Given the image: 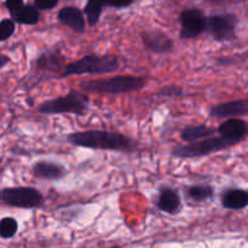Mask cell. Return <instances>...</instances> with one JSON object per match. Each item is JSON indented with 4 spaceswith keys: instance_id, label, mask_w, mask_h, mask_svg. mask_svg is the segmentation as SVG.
<instances>
[{
    "instance_id": "obj_1",
    "label": "cell",
    "mask_w": 248,
    "mask_h": 248,
    "mask_svg": "<svg viewBox=\"0 0 248 248\" xmlns=\"http://www.w3.org/2000/svg\"><path fill=\"white\" fill-rule=\"evenodd\" d=\"M69 144L80 148L110 152H132L135 143L125 135L107 130H87L73 132L67 136Z\"/></svg>"
},
{
    "instance_id": "obj_2",
    "label": "cell",
    "mask_w": 248,
    "mask_h": 248,
    "mask_svg": "<svg viewBox=\"0 0 248 248\" xmlns=\"http://www.w3.org/2000/svg\"><path fill=\"white\" fill-rule=\"evenodd\" d=\"M147 84L144 77L135 75H116L107 79L86 80L80 84V90L87 93L96 94H124L138 91Z\"/></svg>"
},
{
    "instance_id": "obj_3",
    "label": "cell",
    "mask_w": 248,
    "mask_h": 248,
    "mask_svg": "<svg viewBox=\"0 0 248 248\" xmlns=\"http://www.w3.org/2000/svg\"><path fill=\"white\" fill-rule=\"evenodd\" d=\"M120 68V63L114 55H85L80 60L64 65L62 78L72 75H104L110 74Z\"/></svg>"
},
{
    "instance_id": "obj_4",
    "label": "cell",
    "mask_w": 248,
    "mask_h": 248,
    "mask_svg": "<svg viewBox=\"0 0 248 248\" xmlns=\"http://www.w3.org/2000/svg\"><path fill=\"white\" fill-rule=\"evenodd\" d=\"M90 98L86 93L78 90H70L64 96L48 99L39 107V113L43 115H58V114H73L82 116L87 113Z\"/></svg>"
},
{
    "instance_id": "obj_5",
    "label": "cell",
    "mask_w": 248,
    "mask_h": 248,
    "mask_svg": "<svg viewBox=\"0 0 248 248\" xmlns=\"http://www.w3.org/2000/svg\"><path fill=\"white\" fill-rule=\"evenodd\" d=\"M239 143L222 137V136L219 137L213 136V137L206 138V140H199L191 144L178 145L172 150L171 155L177 159H195V157L207 156L213 153H219Z\"/></svg>"
},
{
    "instance_id": "obj_6",
    "label": "cell",
    "mask_w": 248,
    "mask_h": 248,
    "mask_svg": "<svg viewBox=\"0 0 248 248\" xmlns=\"http://www.w3.org/2000/svg\"><path fill=\"white\" fill-rule=\"evenodd\" d=\"M1 200L7 206L17 208H40L44 205V196L40 191L31 186H14V188H5L0 193Z\"/></svg>"
},
{
    "instance_id": "obj_7",
    "label": "cell",
    "mask_w": 248,
    "mask_h": 248,
    "mask_svg": "<svg viewBox=\"0 0 248 248\" xmlns=\"http://www.w3.org/2000/svg\"><path fill=\"white\" fill-rule=\"evenodd\" d=\"M237 17L235 15H216L206 19V31H210L216 41L234 40L236 36Z\"/></svg>"
},
{
    "instance_id": "obj_8",
    "label": "cell",
    "mask_w": 248,
    "mask_h": 248,
    "mask_svg": "<svg viewBox=\"0 0 248 248\" xmlns=\"http://www.w3.org/2000/svg\"><path fill=\"white\" fill-rule=\"evenodd\" d=\"M206 19L207 17L203 15L202 11L198 9L186 10L179 16L181 22V38L183 39H194L206 31Z\"/></svg>"
},
{
    "instance_id": "obj_9",
    "label": "cell",
    "mask_w": 248,
    "mask_h": 248,
    "mask_svg": "<svg viewBox=\"0 0 248 248\" xmlns=\"http://www.w3.org/2000/svg\"><path fill=\"white\" fill-rule=\"evenodd\" d=\"M143 44L155 55H169L173 51V41L160 31H148L142 34Z\"/></svg>"
},
{
    "instance_id": "obj_10",
    "label": "cell",
    "mask_w": 248,
    "mask_h": 248,
    "mask_svg": "<svg viewBox=\"0 0 248 248\" xmlns=\"http://www.w3.org/2000/svg\"><path fill=\"white\" fill-rule=\"evenodd\" d=\"M248 99H236V101L225 102V103L213 106L210 109V116L218 119H234L247 115Z\"/></svg>"
},
{
    "instance_id": "obj_11",
    "label": "cell",
    "mask_w": 248,
    "mask_h": 248,
    "mask_svg": "<svg viewBox=\"0 0 248 248\" xmlns=\"http://www.w3.org/2000/svg\"><path fill=\"white\" fill-rule=\"evenodd\" d=\"M217 132L222 137L232 140L236 143H241L247 137L248 124L246 120H242L239 118L227 119L224 123L218 126Z\"/></svg>"
},
{
    "instance_id": "obj_12",
    "label": "cell",
    "mask_w": 248,
    "mask_h": 248,
    "mask_svg": "<svg viewBox=\"0 0 248 248\" xmlns=\"http://www.w3.org/2000/svg\"><path fill=\"white\" fill-rule=\"evenodd\" d=\"M156 207L167 215H178L182 210L181 196L171 186H162L157 196Z\"/></svg>"
},
{
    "instance_id": "obj_13",
    "label": "cell",
    "mask_w": 248,
    "mask_h": 248,
    "mask_svg": "<svg viewBox=\"0 0 248 248\" xmlns=\"http://www.w3.org/2000/svg\"><path fill=\"white\" fill-rule=\"evenodd\" d=\"M67 173V170L62 165L52 161H36L33 166V174L35 178L44 181H60Z\"/></svg>"
},
{
    "instance_id": "obj_14",
    "label": "cell",
    "mask_w": 248,
    "mask_h": 248,
    "mask_svg": "<svg viewBox=\"0 0 248 248\" xmlns=\"http://www.w3.org/2000/svg\"><path fill=\"white\" fill-rule=\"evenodd\" d=\"M58 19H60L61 23L69 27L70 29H73L77 33H84L85 31L84 15L78 7H63L58 12Z\"/></svg>"
},
{
    "instance_id": "obj_15",
    "label": "cell",
    "mask_w": 248,
    "mask_h": 248,
    "mask_svg": "<svg viewBox=\"0 0 248 248\" xmlns=\"http://www.w3.org/2000/svg\"><path fill=\"white\" fill-rule=\"evenodd\" d=\"M216 132H217V128H213L211 126L205 125V124H200V125H188L181 131V140L183 142L188 143V144H191V143L213 137V135Z\"/></svg>"
},
{
    "instance_id": "obj_16",
    "label": "cell",
    "mask_w": 248,
    "mask_h": 248,
    "mask_svg": "<svg viewBox=\"0 0 248 248\" xmlns=\"http://www.w3.org/2000/svg\"><path fill=\"white\" fill-rule=\"evenodd\" d=\"M223 207L230 211H241L248 206V193L245 189H229L222 196Z\"/></svg>"
},
{
    "instance_id": "obj_17",
    "label": "cell",
    "mask_w": 248,
    "mask_h": 248,
    "mask_svg": "<svg viewBox=\"0 0 248 248\" xmlns=\"http://www.w3.org/2000/svg\"><path fill=\"white\" fill-rule=\"evenodd\" d=\"M36 64L39 68L45 70H55L64 67V57L57 51L52 52H46L41 55L36 61Z\"/></svg>"
},
{
    "instance_id": "obj_18",
    "label": "cell",
    "mask_w": 248,
    "mask_h": 248,
    "mask_svg": "<svg viewBox=\"0 0 248 248\" xmlns=\"http://www.w3.org/2000/svg\"><path fill=\"white\" fill-rule=\"evenodd\" d=\"M215 190L208 184H199V186H189L186 189V196L195 202H203L213 198Z\"/></svg>"
},
{
    "instance_id": "obj_19",
    "label": "cell",
    "mask_w": 248,
    "mask_h": 248,
    "mask_svg": "<svg viewBox=\"0 0 248 248\" xmlns=\"http://www.w3.org/2000/svg\"><path fill=\"white\" fill-rule=\"evenodd\" d=\"M11 16L17 23L28 24V26H33L39 21V12L34 6H23L18 12Z\"/></svg>"
},
{
    "instance_id": "obj_20",
    "label": "cell",
    "mask_w": 248,
    "mask_h": 248,
    "mask_svg": "<svg viewBox=\"0 0 248 248\" xmlns=\"http://www.w3.org/2000/svg\"><path fill=\"white\" fill-rule=\"evenodd\" d=\"M107 5V0H89L86 7H85V14H86L87 21L91 26H94L99 21L102 9Z\"/></svg>"
},
{
    "instance_id": "obj_21",
    "label": "cell",
    "mask_w": 248,
    "mask_h": 248,
    "mask_svg": "<svg viewBox=\"0 0 248 248\" xmlns=\"http://www.w3.org/2000/svg\"><path fill=\"white\" fill-rule=\"evenodd\" d=\"M18 230V223L15 218L5 217L0 219V237L11 239Z\"/></svg>"
},
{
    "instance_id": "obj_22",
    "label": "cell",
    "mask_w": 248,
    "mask_h": 248,
    "mask_svg": "<svg viewBox=\"0 0 248 248\" xmlns=\"http://www.w3.org/2000/svg\"><path fill=\"white\" fill-rule=\"evenodd\" d=\"M15 33V23L12 19H2L0 22V41H5L11 38Z\"/></svg>"
},
{
    "instance_id": "obj_23",
    "label": "cell",
    "mask_w": 248,
    "mask_h": 248,
    "mask_svg": "<svg viewBox=\"0 0 248 248\" xmlns=\"http://www.w3.org/2000/svg\"><path fill=\"white\" fill-rule=\"evenodd\" d=\"M5 5H6L7 10H9L10 14H11V15L18 12L19 10H21L22 7L24 6L23 0H6Z\"/></svg>"
},
{
    "instance_id": "obj_24",
    "label": "cell",
    "mask_w": 248,
    "mask_h": 248,
    "mask_svg": "<svg viewBox=\"0 0 248 248\" xmlns=\"http://www.w3.org/2000/svg\"><path fill=\"white\" fill-rule=\"evenodd\" d=\"M58 0H35V7L40 10H50L57 5Z\"/></svg>"
},
{
    "instance_id": "obj_25",
    "label": "cell",
    "mask_w": 248,
    "mask_h": 248,
    "mask_svg": "<svg viewBox=\"0 0 248 248\" xmlns=\"http://www.w3.org/2000/svg\"><path fill=\"white\" fill-rule=\"evenodd\" d=\"M162 94L169 97H174V96H181L183 93V90L178 86H166L161 91Z\"/></svg>"
},
{
    "instance_id": "obj_26",
    "label": "cell",
    "mask_w": 248,
    "mask_h": 248,
    "mask_svg": "<svg viewBox=\"0 0 248 248\" xmlns=\"http://www.w3.org/2000/svg\"><path fill=\"white\" fill-rule=\"evenodd\" d=\"M131 2H132V0H107V5L114 7H126Z\"/></svg>"
},
{
    "instance_id": "obj_27",
    "label": "cell",
    "mask_w": 248,
    "mask_h": 248,
    "mask_svg": "<svg viewBox=\"0 0 248 248\" xmlns=\"http://www.w3.org/2000/svg\"><path fill=\"white\" fill-rule=\"evenodd\" d=\"M7 63H10V57L6 55H0V69L1 68H4L5 65L7 64Z\"/></svg>"
},
{
    "instance_id": "obj_28",
    "label": "cell",
    "mask_w": 248,
    "mask_h": 248,
    "mask_svg": "<svg viewBox=\"0 0 248 248\" xmlns=\"http://www.w3.org/2000/svg\"><path fill=\"white\" fill-rule=\"evenodd\" d=\"M111 248H121V247H118V246H113Z\"/></svg>"
},
{
    "instance_id": "obj_29",
    "label": "cell",
    "mask_w": 248,
    "mask_h": 248,
    "mask_svg": "<svg viewBox=\"0 0 248 248\" xmlns=\"http://www.w3.org/2000/svg\"><path fill=\"white\" fill-rule=\"evenodd\" d=\"M0 200H1V196H0Z\"/></svg>"
}]
</instances>
